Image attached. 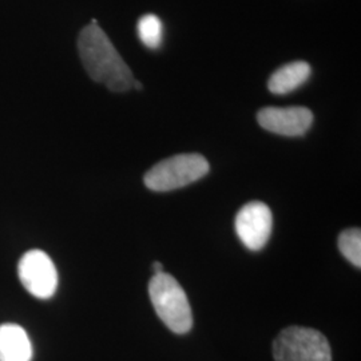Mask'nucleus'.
<instances>
[{"mask_svg":"<svg viewBox=\"0 0 361 361\" xmlns=\"http://www.w3.org/2000/svg\"><path fill=\"white\" fill-rule=\"evenodd\" d=\"M153 271H154V276H158V274L165 273V271H164V265H162L161 262L155 261L154 264H153Z\"/></svg>","mask_w":361,"mask_h":361,"instance_id":"f8f14e48","label":"nucleus"},{"mask_svg":"<svg viewBox=\"0 0 361 361\" xmlns=\"http://www.w3.org/2000/svg\"><path fill=\"white\" fill-rule=\"evenodd\" d=\"M149 295L157 314L174 334H188L193 326L192 308L178 281L168 273L153 276Z\"/></svg>","mask_w":361,"mask_h":361,"instance_id":"f03ea898","label":"nucleus"},{"mask_svg":"<svg viewBox=\"0 0 361 361\" xmlns=\"http://www.w3.org/2000/svg\"><path fill=\"white\" fill-rule=\"evenodd\" d=\"M276 361H332L326 337L316 329L289 326L273 343Z\"/></svg>","mask_w":361,"mask_h":361,"instance_id":"20e7f679","label":"nucleus"},{"mask_svg":"<svg viewBox=\"0 0 361 361\" xmlns=\"http://www.w3.org/2000/svg\"><path fill=\"white\" fill-rule=\"evenodd\" d=\"M137 30H138V37L146 47L155 50L161 46L162 38H164V26L161 19L157 15L153 13L143 15L138 22Z\"/></svg>","mask_w":361,"mask_h":361,"instance_id":"9d476101","label":"nucleus"},{"mask_svg":"<svg viewBox=\"0 0 361 361\" xmlns=\"http://www.w3.org/2000/svg\"><path fill=\"white\" fill-rule=\"evenodd\" d=\"M273 226L271 209L264 202H249L235 217V232L249 250H261L269 241Z\"/></svg>","mask_w":361,"mask_h":361,"instance_id":"423d86ee","label":"nucleus"},{"mask_svg":"<svg viewBox=\"0 0 361 361\" xmlns=\"http://www.w3.org/2000/svg\"><path fill=\"white\" fill-rule=\"evenodd\" d=\"M133 87H134V89H137V90H141V89H142V85H141V83H140V82H138V80H135V79H134V83H133Z\"/></svg>","mask_w":361,"mask_h":361,"instance_id":"ddd939ff","label":"nucleus"},{"mask_svg":"<svg viewBox=\"0 0 361 361\" xmlns=\"http://www.w3.org/2000/svg\"><path fill=\"white\" fill-rule=\"evenodd\" d=\"M310 66L297 61L276 70L268 80V89L276 95H285L302 86L310 77Z\"/></svg>","mask_w":361,"mask_h":361,"instance_id":"1a4fd4ad","label":"nucleus"},{"mask_svg":"<svg viewBox=\"0 0 361 361\" xmlns=\"http://www.w3.org/2000/svg\"><path fill=\"white\" fill-rule=\"evenodd\" d=\"M257 121L261 128L285 137H301L310 129L313 114L310 109L293 107H265L259 110Z\"/></svg>","mask_w":361,"mask_h":361,"instance_id":"0eeeda50","label":"nucleus"},{"mask_svg":"<svg viewBox=\"0 0 361 361\" xmlns=\"http://www.w3.org/2000/svg\"><path fill=\"white\" fill-rule=\"evenodd\" d=\"M338 249L341 255L355 267L361 268V232L357 228H352L340 234Z\"/></svg>","mask_w":361,"mask_h":361,"instance_id":"9b49d317","label":"nucleus"},{"mask_svg":"<svg viewBox=\"0 0 361 361\" xmlns=\"http://www.w3.org/2000/svg\"><path fill=\"white\" fill-rule=\"evenodd\" d=\"M78 50L87 74L109 90L123 92L133 87L134 77L104 30L92 19L78 38Z\"/></svg>","mask_w":361,"mask_h":361,"instance_id":"f257e3e1","label":"nucleus"},{"mask_svg":"<svg viewBox=\"0 0 361 361\" xmlns=\"http://www.w3.org/2000/svg\"><path fill=\"white\" fill-rule=\"evenodd\" d=\"M209 162L202 155H174L150 169L143 180L153 192H170L201 180L209 173Z\"/></svg>","mask_w":361,"mask_h":361,"instance_id":"7ed1b4c3","label":"nucleus"},{"mask_svg":"<svg viewBox=\"0 0 361 361\" xmlns=\"http://www.w3.org/2000/svg\"><path fill=\"white\" fill-rule=\"evenodd\" d=\"M32 352L31 340L20 325H0V361H31Z\"/></svg>","mask_w":361,"mask_h":361,"instance_id":"6e6552de","label":"nucleus"},{"mask_svg":"<svg viewBox=\"0 0 361 361\" xmlns=\"http://www.w3.org/2000/svg\"><path fill=\"white\" fill-rule=\"evenodd\" d=\"M18 274L27 292L40 300L51 298L58 289V271L50 256L39 249L20 258Z\"/></svg>","mask_w":361,"mask_h":361,"instance_id":"39448f33","label":"nucleus"}]
</instances>
